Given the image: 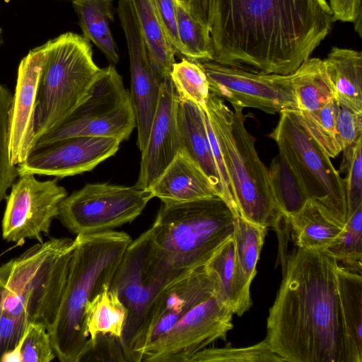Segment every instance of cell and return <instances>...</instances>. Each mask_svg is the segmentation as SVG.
I'll return each instance as SVG.
<instances>
[{"label":"cell","mask_w":362,"mask_h":362,"mask_svg":"<svg viewBox=\"0 0 362 362\" xmlns=\"http://www.w3.org/2000/svg\"><path fill=\"white\" fill-rule=\"evenodd\" d=\"M332 23L327 0H215L212 62L289 74L310 58Z\"/></svg>","instance_id":"obj_1"},{"label":"cell","mask_w":362,"mask_h":362,"mask_svg":"<svg viewBox=\"0 0 362 362\" xmlns=\"http://www.w3.org/2000/svg\"><path fill=\"white\" fill-rule=\"evenodd\" d=\"M338 262L298 248L288 257L267 320L266 340L289 362H355L341 314Z\"/></svg>","instance_id":"obj_2"},{"label":"cell","mask_w":362,"mask_h":362,"mask_svg":"<svg viewBox=\"0 0 362 362\" xmlns=\"http://www.w3.org/2000/svg\"><path fill=\"white\" fill-rule=\"evenodd\" d=\"M75 239L65 290L48 332L56 357L62 362L81 361L89 349L85 307L105 285H110L132 241L127 233L115 230L81 234Z\"/></svg>","instance_id":"obj_3"},{"label":"cell","mask_w":362,"mask_h":362,"mask_svg":"<svg viewBox=\"0 0 362 362\" xmlns=\"http://www.w3.org/2000/svg\"><path fill=\"white\" fill-rule=\"evenodd\" d=\"M203 110L223 158L238 216L277 229L284 216L273 197L268 168L256 150V139L245 127L243 110H231L212 93Z\"/></svg>","instance_id":"obj_4"},{"label":"cell","mask_w":362,"mask_h":362,"mask_svg":"<svg viewBox=\"0 0 362 362\" xmlns=\"http://www.w3.org/2000/svg\"><path fill=\"white\" fill-rule=\"evenodd\" d=\"M76 239L51 238L13 259L4 290L1 314L49 332L57 315Z\"/></svg>","instance_id":"obj_5"},{"label":"cell","mask_w":362,"mask_h":362,"mask_svg":"<svg viewBox=\"0 0 362 362\" xmlns=\"http://www.w3.org/2000/svg\"><path fill=\"white\" fill-rule=\"evenodd\" d=\"M236 215L219 196L164 204L149 228L155 243L177 268L193 271L209 262L234 232Z\"/></svg>","instance_id":"obj_6"},{"label":"cell","mask_w":362,"mask_h":362,"mask_svg":"<svg viewBox=\"0 0 362 362\" xmlns=\"http://www.w3.org/2000/svg\"><path fill=\"white\" fill-rule=\"evenodd\" d=\"M191 272L173 264L155 243L149 229L129 245L110 285L127 310L121 341L126 361L141 362L154 301L167 286Z\"/></svg>","instance_id":"obj_7"},{"label":"cell","mask_w":362,"mask_h":362,"mask_svg":"<svg viewBox=\"0 0 362 362\" xmlns=\"http://www.w3.org/2000/svg\"><path fill=\"white\" fill-rule=\"evenodd\" d=\"M44 45L45 59L35 117L36 143L83 102L100 71L93 61L90 42L78 34L65 33Z\"/></svg>","instance_id":"obj_8"},{"label":"cell","mask_w":362,"mask_h":362,"mask_svg":"<svg viewBox=\"0 0 362 362\" xmlns=\"http://www.w3.org/2000/svg\"><path fill=\"white\" fill-rule=\"evenodd\" d=\"M279 113L278 124L268 136L291 165L310 200L344 226L348 218L344 178L334 167L331 158L297 122L291 110Z\"/></svg>","instance_id":"obj_9"},{"label":"cell","mask_w":362,"mask_h":362,"mask_svg":"<svg viewBox=\"0 0 362 362\" xmlns=\"http://www.w3.org/2000/svg\"><path fill=\"white\" fill-rule=\"evenodd\" d=\"M135 127L129 93L111 64L100 69L87 98L59 127L40 137L34 149L73 136L110 137L122 142Z\"/></svg>","instance_id":"obj_10"},{"label":"cell","mask_w":362,"mask_h":362,"mask_svg":"<svg viewBox=\"0 0 362 362\" xmlns=\"http://www.w3.org/2000/svg\"><path fill=\"white\" fill-rule=\"evenodd\" d=\"M152 198L135 186L87 184L61 202L58 218L76 235L114 230L136 218Z\"/></svg>","instance_id":"obj_11"},{"label":"cell","mask_w":362,"mask_h":362,"mask_svg":"<svg viewBox=\"0 0 362 362\" xmlns=\"http://www.w3.org/2000/svg\"><path fill=\"white\" fill-rule=\"evenodd\" d=\"M233 313L216 291L192 307L165 334L145 349L146 362H190L218 339L226 340Z\"/></svg>","instance_id":"obj_12"},{"label":"cell","mask_w":362,"mask_h":362,"mask_svg":"<svg viewBox=\"0 0 362 362\" xmlns=\"http://www.w3.org/2000/svg\"><path fill=\"white\" fill-rule=\"evenodd\" d=\"M209 92L233 108L258 109L268 114L297 110L291 74L283 75L201 62Z\"/></svg>","instance_id":"obj_13"},{"label":"cell","mask_w":362,"mask_h":362,"mask_svg":"<svg viewBox=\"0 0 362 362\" xmlns=\"http://www.w3.org/2000/svg\"><path fill=\"white\" fill-rule=\"evenodd\" d=\"M67 196L57 179L40 181L35 175L19 176L11 191L2 220V238L7 242L23 244L25 239L42 243L53 219L58 217L59 204Z\"/></svg>","instance_id":"obj_14"},{"label":"cell","mask_w":362,"mask_h":362,"mask_svg":"<svg viewBox=\"0 0 362 362\" xmlns=\"http://www.w3.org/2000/svg\"><path fill=\"white\" fill-rule=\"evenodd\" d=\"M117 13L129 56V96L137 127V145L141 151L148 140L164 78L151 66L132 1L119 0Z\"/></svg>","instance_id":"obj_15"},{"label":"cell","mask_w":362,"mask_h":362,"mask_svg":"<svg viewBox=\"0 0 362 362\" xmlns=\"http://www.w3.org/2000/svg\"><path fill=\"white\" fill-rule=\"evenodd\" d=\"M121 141L110 137L73 136L34 149L17 165L18 176L63 178L88 172L117 151Z\"/></svg>","instance_id":"obj_16"},{"label":"cell","mask_w":362,"mask_h":362,"mask_svg":"<svg viewBox=\"0 0 362 362\" xmlns=\"http://www.w3.org/2000/svg\"><path fill=\"white\" fill-rule=\"evenodd\" d=\"M45 59L43 45L30 50L18 66L8 119V151L15 166L26 160L36 144V103Z\"/></svg>","instance_id":"obj_17"},{"label":"cell","mask_w":362,"mask_h":362,"mask_svg":"<svg viewBox=\"0 0 362 362\" xmlns=\"http://www.w3.org/2000/svg\"><path fill=\"white\" fill-rule=\"evenodd\" d=\"M178 96L170 76L164 78L158 107L141 159L135 187L147 189L163 173L180 148L177 121Z\"/></svg>","instance_id":"obj_18"},{"label":"cell","mask_w":362,"mask_h":362,"mask_svg":"<svg viewBox=\"0 0 362 362\" xmlns=\"http://www.w3.org/2000/svg\"><path fill=\"white\" fill-rule=\"evenodd\" d=\"M216 291L215 284L204 266L167 286L151 307L146 327L144 351L165 334L192 307Z\"/></svg>","instance_id":"obj_19"},{"label":"cell","mask_w":362,"mask_h":362,"mask_svg":"<svg viewBox=\"0 0 362 362\" xmlns=\"http://www.w3.org/2000/svg\"><path fill=\"white\" fill-rule=\"evenodd\" d=\"M147 189L153 197L160 199L164 204L218 196L202 169L181 148L159 177Z\"/></svg>","instance_id":"obj_20"},{"label":"cell","mask_w":362,"mask_h":362,"mask_svg":"<svg viewBox=\"0 0 362 362\" xmlns=\"http://www.w3.org/2000/svg\"><path fill=\"white\" fill-rule=\"evenodd\" d=\"M177 121L180 149L185 150L199 165L217 194L223 199V187L208 135L204 110L191 101L179 99Z\"/></svg>","instance_id":"obj_21"},{"label":"cell","mask_w":362,"mask_h":362,"mask_svg":"<svg viewBox=\"0 0 362 362\" xmlns=\"http://www.w3.org/2000/svg\"><path fill=\"white\" fill-rule=\"evenodd\" d=\"M204 267L218 295L233 315L241 316L250 308L251 282L238 263L233 237L216 251Z\"/></svg>","instance_id":"obj_22"},{"label":"cell","mask_w":362,"mask_h":362,"mask_svg":"<svg viewBox=\"0 0 362 362\" xmlns=\"http://www.w3.org/2000/svg\"><path fill=\"white\" fill-rule=\"evenodd\" d=\"M339 104L362 112V53L333 47L323 60Z\"/></svg>","instance_id":"obj_23"},{"label":"cell","mask_w":362,"mask_h":362,"mask_svg":"<svg viewBox=\"0 0 362 362\" xmlns=\"http://www.w3.org/2000/svg\"><path fill=\"white\" fill-rule=\"evenodd\" d=\"M286 219L292 230L297 247L310 251L326 250L344 228L311 200L299 212Z\"/></svg>","instance_id":"obj_24"},{"label":"cell","mask_w":362,"mask_h":362,"mask_svg":"<svg viewBox=\"0 0 362 362\" xmlns=\"http://www.w3.org/2000/svg\"><path fill=\"white\" fill-rule=\"evenodd\" d=\"M338 293L346 335L355 362H362V276L340 266L336 269Z\"/></svg>","instance_id":"obj_25"},{"label":"cell","mask_w":362,"mask_h":362,"mask_svg":"<svg viewBox=\"0 0 362 362\" xmlns=\"http://www.w3.org/2000/svg\"><path fill=\"white\" fill-rule=\"evenodd\" d=\"M83 37L100 49L112 64L119 62L110 23L113 20L112 0H72Z\"/></svg>","instance_id":"obj_26"},{"label":"cell","mask_w":362,"mask_h":362,"mask_svg":"<svg viewBox=\"0 0 362 362\" xmlns=\"http://www.w3.org/2000/svg\"><path fill=\"white\" fill-rule=\"evenodd\" d=\"M291 75L298 110L315 114L335 99L322 59L309 58Z\"/></svg>","instance_id":"obj_27"},{"label":"cell","mask_w":362,"mask_h":362,"mask_svg":"<svg viewBox=\"0 0 362 362\" xmlns=\"http://www.w3.org/2000/svg\"><path fill=\"white\" fill-rule=\"evenodd\" d=\"M127 317V310L117 292L107 284L86 303L84 310L86 335L94 340L99 334H108L122 341Z\"/></svg>","instance_id":"obj_28"},{"label":"cell","mask_w":362,"mask_h":362,"mask_svg":"<svg viewBox=\"0 0 362 362\" xmlns=\"http://www.w3.org/2000/svg\"><path fill=\"white\" fill-rule=\"evenodd\" d=\"M151 66L162 78L170 76L175 53L168 40L151 0H131Z\"/></svg>","instance_id":"obj_29"},{"label":"cell","mask_w":362,"mask_h":362,"mask_svg":"<svg viewBox=\"0 0 362 362\" xmlns=\"http://www.w3.org/2000/svg\"><path fill=\"white\" fill-rule=\"evenodd\" d=\"M268 170L273 197L281 214L287 218L299 212L310 199L281 153L274 157Z\"/></svg>","instance_id":"obj_30"},{"label":"cell","mask_w":362,"mask_h":362,"mask_svg":"<svg viewBox=\"0 0 362 362\" xmlns=\"http://www.w3.org/2000/svg\"><path fill=\"white\" fill-rule=\"evenodd\" d=\"M339 109L338 102L333 99L315 114L291 110L300 125L331 158L342 151L337 136Z\"/></svg>","instance_id":"obj_31"},{"label":"cell","mask_w":362,"mask_h":362,"mask_svg":"<svg viewBox=\"0 0 362 362\" xmlns=\"http://www.w3.org/2000/svg\"><path fill=\"white\" fill-rule=\"evenodd\" d=\"M176 13L177 35L185 58L199 62H212L214 48L210 30L177 1Z\"/></svg>","instance_id":"obj_32"},{"label":"cell","mask_w":362,"mask_h":362,"mask_svg":"<svg viewBox=\"0 0 362 362\" xmlns=\"http://www.w3.org/2000/svg\"><path fill=\"white\" fill-rule=\"evenodd\" d=\"M267 228L260 226L236 216L233 240L238 263L246 278L252 282L264 244Z\"/></svg>","instance_id":"obj_33"},{"label":"cell","mask_w":362,"mask_h":362,"mask_svg":"<svg viewBox=\"0 0 362 362\" xmlns=\"http://www.w3.org/2000/svg\"><path fill=\"white\" fill-rule=\"evenodd\" d=\"M324 251L344 267L361 274L362 205L348 216L341 233Z\"/></svg>","instance_id":"obj_34"},{"label":"cell","mask_w":362,"mask_h":362,"mask_svg":"<svg viewBox=\"0 0 362 362\" xmlns=\"http://www.w3.org/2000/svg\"><path fill=\"white\" fill-rule=\"evenodd\" d=\"M170 77L180 100L191 101L204 109L210 92L201 62L182 58L173 65Z\"/></svg>","instance_id":"obj_35"},{"label":"cell","mask_w":362,"mask_h":362,"mask_svg":"<svg viewBox=\"0 0 362 362\" xmlns=\"http://www.w3.org/2000/svg\"><path fill=\"white\" fill-rule=\"evenodd\" d=\"M282 362L284 358L270 347L266 339L250 346L205 348L195 354L190 362Z\"/></svg>","instance_id":"obj_36"},{"label":"cell","mask_w":362,"mask_h":362,"mask_svg":"<svg viewBox=\"0 0 362 362\" xmlns=\"http://www.w3.org/2000/svg\"><path fill=\"white\" fill-rule=\"evenodd\" d=\"M13 100L9 90L0 83V202L18 176L8 151V119Z\"/></svg>","instance_id":"obj_37"},{"label":"cell","mask_w":362,"mask_h":362,"mask_svg":"<svg viewBox=\"0 0 362 362\" xmlns=\"http://www.w3.org/2000/svg\"><path fill=\"white\" fill-rule=\"evenodd\" d=\"M362 137L354 145L343 150L340 172H346L344 178L348 203V216L362 205Z\"/></svg>","instance_id":"obj_38"},{"label":"cell","mask_w":362,"mask_h":362,"mask_svg":"<svg viewBox=\"0 0 362 362\" xmlns=\"http://www.w3.org/2000/svg\"><path fill=\"white\" fill-rule=\"evenodd\" d=\"M22 362H49L56 358L50 335L45 326L30 322L17 345Z\"/></svg>","instance_id":"obj_39"},{"label":"cell","mask_w":362,"mask_h":362,"mask_svg":"<svg viewBox=\"0 0 362 362\" xmlns=\"http://www.w3.org/2000/svg\"><path fill=\"white\" fill-rule=\"evenodd\" d=\"M337 119V136L342 151L362 137V112L340 105Z\"/></svg>","instance_id":"obj_40"},{"label":"cell","mask_w":362,"mask_h":362,"mask_svg":"<svg viewBox=\"0 0 362 362\" xmlns=\"http://www.w3.org/2000/svg\"><path fill=\"white\" fill-rule=\"evenodd\" d=\"M82 361H126L120 340L108 334H99L90 339V347Z\"/></svg>","instance_id":"obj_41"},{"label":"cell","mask_w":362,"mask_h":362,"mask_svg":"<svg viewBox=\"0 0 362 362\" xmlns=\"http://www.w3.org/2000/svg\"><path fill=\"white\" fill-rule=\"evenodd\" d=\"M151 1L175 54L185 58L184 49L177 35L176 0H151Z\"/></svg>","instance_id":"obj_42"},{"label":"cell","mask_w":362,"mask_h":362,"mask_svg":"<svg viewBox=\"0 0 362 362\" xmlns=\"http://www.w3.org/2000/svg\"><path fill=\"white\" fill-rule=\"evenodd\" d=\"M333 22L340 21L355 24L356 30L361 34V0H329Z\"/></svg>","instance_id":"obj_43"},{"label":"cell","mask_w":362,"mask_h":362,"mask_svg":"<svg viewBox=\"0 0 362 362\" xmlns=\"http://www.w3.org/2000/svg\"><path fill=\"white\" fill-rule=\"evenodd\" d=\"M215 0H187L186 9L192 16L211 30Z\"/></svg>","instance_id":"obj_44"},{"label":"cell","mask_w":362,"mask_h":362,"mask_svg":"<svg viewBox=\"0 0 362 362\" xmlns=\"http://www.w3.org/2000/svg\"><path fill=\"white\" fill-rule=\"evenodd\" d=\"M13 264V259H10L6 263L4 264L0 267V315L1 312V304L3 299L4 290L6 286V283L8 279L11 267Z\"/></svg>","instance_id":"obj_45"},{"label":"cell","mask_w":362,"mask_h":362,"mask_svg":"<svg viewBox=\"0 0 362 362\" xmlns=\"http://www.w3.org/2000/svg\"><path fill=\"white\" fill-rule=\"evenodd\" d=\"M177 2L183 5L185 7L186 6L187 0H176Z\"/></svg>","instance_id":"obj_46"},{"label":"cell","mask_w":362,"mask_h":362,"mask_svg":"<svg viewBox=\"0 0 362 362\" xmlns=\"http://www.w3.org/2000/svg\"><path fill=\"white\" fill-rule=\"evenodd\" d=\"M3 43V39H2V30L0 28V45Z\"/></svg>","instance_id":"obj_47"}]
</instances>
